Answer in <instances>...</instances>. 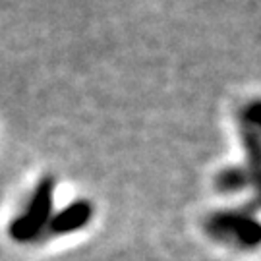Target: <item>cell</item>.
<instances>
[{
	"instance_id": "obj_1",
	"label": "cell",
	"mask_w": 261,
	"mask_h": 261,
	"mask_svg": "<svg viewBox=\"0 0 261 261\" xmlns=\"http://www.w3.org/2000/svg\"><path fill=\"white\" fill-rule=\"evenodd\" d=\"M53 197H55V180L48 176L43 178L33 190L28 207L10 223L8 232L12 240L19 244L37 240L53 217Z\"/></svg>"
},
{
	"instance_id": "obj_2",
	"label": "cell",
	"mask_w": 261,
	"mask_h": 261,
	"mask_svg": "<svg viewBox=\"0 0 261 261\" xmlns=\"http://www.w3.org/2000/svg\"><path fill=\"white\" fill-rule=\"evenodd\" d=\"M205 230L211 238L219 242L238 244L240 248H257L259 246V224L250 211H219L209 215Z\"/></svg>"
},
{
	"instance_id": "obj_3",
	"label": "cell",
	"mask_w": 261,
	"mask_h": 261,
	"mask_svg": "<svg viewBox=\"0 0 261 261\" xmlns=\"http://www.w3.org/2000/svg\"><path fill=\"white\" fill-rule=\"evenodd\" d=\"M93 203L87 199H75L70 205H66L60 213L50 217L48 221V230L55 236H64V234L82 230L93 219Z\"/></svg>"
},
{
	"instance_id": "obj_4",
	"label": "cell",
	"mask_w": 261,
	"mask_h": 261,
	"mask_svg": "<svg viewBox=\"0 0 261 261\" xmlns=\"http://www.w3.org/2000/svg\"><path fill=\"white\" fill-rule=\"evenodd\" d=\"M250 182H255V176L248 168L242 167L224 168L223 172L217 176V180H215L219 192H223V194H236V192L244 190Z\"/></svg>"
}]
</instances>
